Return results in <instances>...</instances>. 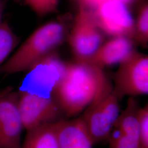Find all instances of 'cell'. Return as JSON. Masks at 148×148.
I'll use <instances>...</instances> for the list:
<instances>
[{
    "mask_svg": "<svg viewBox=\"0 0 148 148\" xmlns=\"http://www.w3.org/2000/svg\"><path fill=\"white\" fill-rule=\"evenodd\" d=\"M109 82L103 69L76 60L66 63L52 96L64 116H75L84 111Z\"/></svg>",
    "mask_w": 148,
    "mask_h": 148,
    "instance_id": "obj_1",
    "label": "cell"
},
{
    "mask_svg": "<svg viewBox=\"0 0 148 148\" xmlns=\"http://www.w3.org/2000/svg\"><path fill=\"white\" fill-rule=\"evenodd\" d=\"M65 27L59 21H49L32 33L16 51L0 66V73L13 74L27 71L63 41Z\"/></svg>",
    "mask_w": 148,
    "mask_h": 148,
    "instance_id": "obj_2",
    "label": "cell"
},
{
    "mask_svg": "<svg viewBox=\"0 0 148 148\" xmlns=\"http://www.w3.org/2000/svg\"><path fill=\"white\" fill-rule=\"evenodd\" d=\"M120 101L109 82L83 111L80 117L93 144L108 140L121 113Z\"/></svg>",
    "mask_w": 148,
    "mask_h": 148,
    "instance_id": "obj_3",
    "label": "cell"
},
{
    "mask_svg": "<svg viewBox=\"0 0 148 148\" xmlns=\"http://www.w3.org/2000/svg\"><path fill=\"white\" fill-rule=\"evenodd\" d=\"M113 79V90L120 101L125 96L148 94V56L134 51L120 63Z\"/></svg>",
    "mask_w": 148,
    "mask_h": 148,
    "instance_id": "obj_4",
    "label": "cell"
},
{
    "mask_svg": "<svg viewBox=\"0 0 148 148\" xmlns=\"http://www.w3.org/2000/svg\"><path fill=\"white\" fill-rule=\"evenodd\" d=\"M66 63L53 52L28 69L18 90L48 98L63 75Z\"/></svg>",
    "mask_w": 148,
    "mask_h": 148,
    "instance_id": "obj_5",
    "label": "cell"
},
{
    "mask_svg": "<svg viewBox=\"0 0 148 148\" xmlns=\"http://www.w3.org/2000/svg\"><path fill=\"white\" fill-rule=\"evenodd\" d=\"M18 107L27 132L55 123L64 117L53 96L45 98L18 90Z\"/></svg>",
    "mask_w": 148,
    "mask_h": 148,
    "instance_id": "obj_6",
    "label": "cell"
},
{
    "mask_svg": "<svg viewBox=\"0 0 148 148\" xmlns=\"http://www.w3.org/2000/svg\"><path fill=\"white\" fill-rule=\"evenodd\" d=\"M90 8L79 3L69 36V43L76 60H82L95 52L103 41Z\"/></svg>",
    "mask_w": 148,
    "mask_h": 148,
    "instance_id": "obj_7",
    "label": "cell"
},
{
    "mask_svg": "<svg viewBox=\"0 0 148 148\" xmlns=\"http://www.w3.org/2000/svg\"><path fill=\"white\" fill-rule=\"evenodd\" d=\"M90 9L101 32L112 37L125 36L133 40L134 20L128 5L118 1H107Z\"/></svg>",
    "mask_w": 148,
    "mask_h": 148,
    "instance_id": "obj_8",
    "label": "cell"
},
{
    "mask_svg": "<svg viewBox=\"0 0 148 148\" xmlns=\"http://www.w3.org/2000/svg\"><path fill=\"white\" fill-rule=\"evenodd\" d=\"M24 127L18 107V91L0 90V148H21Z\"/></svg>",
    "mask_w": 148,
    "mask_h": 148,
    "instance_id": "obj_9",
    "label": "cell"
},
{
    "mask_svg": "<svg viewBox=\"0 0 148 148\" xmlns=\"http://www.w3.org/2000/svg\"><path fill=\"white\" fill-rule=\"evenodd\" d=\"M139 107L137 101L130 97L108 140L110 148H142L137 119Z\"/></svg>",
    "mask_w": 148,
    "mask_h": 148,
    "instance_id": "obj_10",
    "label": "cell"
},
{
    "mask_svg": "<svg viewBox=\"0 0 148 148\" xmlns=\"http://www.w3.org/2000/svg\"><path fill=\"white\" fill-rule=\"evenodd\" d=\"M134 51L132 39L125 36L112 37L106 42L102 43L88 57L77 60L103 69L105 66L120 63Z\"/></svg>",
    "mask_w": 148,
    "mask_h": 148,
    "instance_id": "obj_11",
    "label": "cell"
},
{
    "mask_svg": "<svg viewBox=\"0 0 148 148\" xmlns=\"http://www.w3.org/2000/svg\"><path fill=\"white\" fill-rule=\"evenodd\" d=\"M59 148H92L94 145L81 117L54 123Z\"/></svg>",
    "mask_w": 148,
    "mask_h": 148,
    "instance_id": "obj_12",
    "label": "cell"
},
{
    "mask_svg": "<svg viewBox=\"0 0 148 148\" xmlns=\"http://www.w3.org/2000/svg\"><path fill=\"white\" fill-rule=\"evenodd\" d=\"M21 148H59L54 123L27 132Z\"/></svg>",
    "mask_w": 148,
    "mask_h": 148,
    "instance_id": "obj_13",
    "label": "cell"
},
{
    "mask_svg": "<svg viewBox=\"0 0 148 148\" xmlns=\"http://www.w3.org/2000/svg\"><path fill=\"white\" fill-rule=\"evenodd\" d=\"M19 38L5 22L0 24V66L17 46Z\"/></svg>",
    "mask_w": 148,
    "mask_h": 148,
    "instance_id": "obj_14",
    "label": "cell"
},
{
    "mask_svg": "<svg viewBox=\"0 0 148 148\" xmlns=\"http://www.w3.org/2000/svg\"><path fill=\"white\" fill-rule=\"evenodd\" d=\"M133 40L143 45L148 42V5L144 3L140 7L137 17L134 21V35Z\"/></svg>",
    "mask_w": 148,
    "mask_h": 148,
    "instance_id": "obj_15",
    "label": "cell"
},
{
    "mask_svg": "<svg viewBox=\"0 0 148 148\" xmlns=\"http://www.w3.org/2000/svg\"><path fill=\"white\" fill-rule=\"evenodd\" d=\"M37 16H46L57 11L59 0H24Z\"/></svg>",
    "mask_w": 148,
    "mask_h": 148,
    "instance_id": "obj_16",
    "label": "cell"
},
{
    "mask_svg": "<svg viewBox=\"0 0 148 148\" xmlns=\"http://www.w3.org/2000/svg\"><path fill=\"white\" fill-rule=\"evenodd\" d=\"M138 130L142 148H148V106L139 107L137 114Z\"/></svg>",
    "mask_w": 148,
    "mask_h": 148,
    "instance_id": "obj_17",
    "label": "cell"
},
{
    "mask_svg": "<svg viewBox=\"0 0 148 148\" xmlns=\"http://www.w3.org/2000/svg\"><path fill=\"white\" fill-rule=\"evenodd\" d=\"M137 1L138 0H80L79 3L85 5V7L87 8H92L101 3L107 1H118L129 6Z\"/></svg>",
    "mask_w": 148,
    "mask_h": 148,
    "instance_id": "obj_18",
    "label": "cell"
},
{
    "mask_svg": "<svg viewBox=\"0 0 148 148\" xmlns=\"http://www.w3.org/2000/svg\"><path fill=\"white\" fill-rule=\"evenodd\" d=\"M5 9V3L3 0H0V24L2 22V19L3 14V11Z\"/></svg>",
    "mask_w": 148,
    "mask_h": 148,
    "instance_id": "obj_19",
    "label": "cell"
},
{
    "mask_svg": "<svg viewBox=\"0 0 148 148\" xmlns=\"http://www.w3.org/2000/svg\"><path fill=\"white\" fill-rule=\"evenodd\" d=\"M13 1H14L15 2H21V0H13Z\"/></svg>",
    "mask_w": 148,
    "mask_h": 148,
    "instance_id": "obj_20",
    "label": "cell"
},
{
    "mask_svg": "<svg viewBox=\"0 0 148 148\" xmlns=\"http://www.w3.org/2000/svg\"><path fill=\"white\" fill-rule=\"evenodd\" d=\"M77 1H78V2H79V1H80V0H77Z\"/></svg>",
    "mask_w": 148,
    "mask_h": 148,
    "instance_id": "obj_21",
    "label": "cell"
}]
</instances>
